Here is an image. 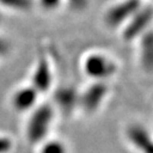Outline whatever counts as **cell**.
<instances>
[{
	"instance_id": "obj_1",
	"label": "cell",
	"mask_w": 153,
	"mask_h": 153,
	"mask_svg": "<svg viewBox=\"0 0 153 153\" xmlns=\"http://www.w3.org/2000/svg\"><path fill=\"white\" fill-rule=\"evenodd\" d=\"M57 114L49 101H41L30 113L27 114L24 134L27 143L37 147L42 141L52 135Z\"/></svg>"
},
{
	"instance_id": "obj_2",
	"label": "cell",
	"mask_w": 153,
	"mask_h": 153,
	"mask_svg": "<svg viewBox=\"0 0 153 153\" xmlns=\"http://www.w3.org/2000/svg\"><path fill=\"white\" fill-rule=\"evenodd\" d=\"M81 71L88 81L111 83L119 74L118 61L110 53L102 50H89L84 53L80 62Z\"/></svg>"
},
{
	"instance_id": "obj_3",
	"label": "cell",
	"mask_w": 153,
	"mask_h": 153,
	"mask_svg": "<svg viewBox=\"0 0 153 153\" xmlns=\"http://www.w3.org/2000/svg\"><path fill=\"white\" fill-rule=\"evenodd\" d=\"M112 93L108 82L88 81L83 88L79 89V111L84 117H93L101 112Z\"/></svg>"
},
{
	"instance_id": "obj_4",
	"label": "cell",
	"mask_w": 153,
	"mask_h": 153,
	"mask_svg": "<svg viewBox=\"0 0 153 153\" xmlns=\"http://www.w3.org/2000/svg\"><path fill=\"white\" fill-rule=\"evenodd\" d=\"M146 0H114L103 9L101 22L108 31L119 32Z\"/></svg>"
},
{
	"instance_id": "obj_5",
	"label": "cell",
	"mask_w": 153,
	"mask_h": 153,
	"mask_svg": "<svg viewBox=\"0 0 153 153\" xmlns=\"http://www.w3.org/2000/svg\"><path fill=\"white\" fill-rule=\"evenodd\" d=\"M152 3L151 0H146L119 30L118 33L121 41L126 44L135 43L140 36L152 29Z\"/></svg>"
},
{
	"instance_id": "obj_6",
	"label": "cell",
	"mask_w": 153,
	"mask_h": 153,
	"mask_svg": "<svg viewBox=\"0 0 153 153\" xmlns=\"http://www.w3.org/2000/svg\"><path fill=\"white\" fill-rule=\"evenodd\" d=\"M29 83L42 96L50 94L54 87L55 76L52 59L44 49L39 50L32 67Z\"/></svg>"
},
{
	"instance_id": "obj_7",
	"label": "cell",
	"mask_w": 153,
	"mask_h": 153,
	"mask_svg": "<svg viewBox=\"0 0 153 153\" xmlns=\"http://www.w3.org/2000/svg\"><path fill=\"white\" fill-rule=\"evenodd\" d=\"M49 102L56 112L57 116L70 118L79 111V88L72 84L54 86L50 91Z\"/></svg>"
},
{
	"instance_id": "obj_8",
	"label": "cell",
	"mask_w": 153,
	"mask_h": 153,
	"mask_svg": "<svg viewBox=\"0 0 153 153\" xmlns=\"http://www.w3.org/2000/svg\"><path fill=\"white\" fill-rule=\"evenodd\" d=\"M123 138L136 153H153L152 133L140 121H131L123 129Z\"/></svg>"
},
{
	"instance_id": "obj_9",
	"label": "cell",
	"mask_w": 153,
	"mask_h": 153,
	"mask_svg": "<svg viewBox=\"0 0 153 153\" xmlns=\"http://www.w3.org/2000/svg\"><path fill=\"white\" fill-rule=\"evenodd\" d=\"M42 97L43 96L27 82L18 85L12 91L10 96V105L14 112L27 115L41 102Z\"/></svg>"
},
{
	"instance_id": "obj_10",
	"label": "cell",
	"mask_w": 153,
	"mask_h": 153,
	"mask_svg": "<svg viewBox=\"0 0 153 153\" xmlns=\"http://www.w3.org/2000/svg\"><path fill=\"white\" fill-rule=\"evenodd\" d=\"M137 62L145 74H151L153 71V31L150 29L137 39Z\"/></svg>"
},
{
	"instance_id": "obj_11",
	"label": "cell",
	"mask_w": 153,
	"mask_h": 153,
	"mask_svg": "<svg viewBox=\"0 0 153 153\" xmlns=\"http://www.w3.org/2000/svg\"><path fill=\"white\" fill-rule=\"evenodd\" d=\"M35 7L34 0H0V10L3 13L27 14Z\"/></svg>"
},
{
	"instance_id": "obj_12",
	"label": "cell",
	"mask_w": 153,
	"mask_h": 153,
	"mask_svg": "<svg viewBox=\"0 0 153 153\" xmlns=\"http://www.w3.org/2000/svg\"><path fill=\"white\" fill-rule=\"evenodd\" d=\"M35 148L37 153H69V147L66 141L53 135L42 141Z\"/></svg>"
},
{
	"instance_id": "obj_13",
	"label": "cell",
	"mask_w": 153,
	"mask_h": 153,
	"mask_svg": "<svg viewBox=\"0 0 153 153\" xmlns=\"http://www.w3.org/2000/svg\"><path fill=\"white\" fill-rule=\"evenodd\" d=\"M35 7L46 14H52L65 7V0H34Z\"/></svg>"
},
{
	"instance_id": "obj_14",
	"label": "cell",
	"mask_w": 153,
	"mask_h": 153,
	"mask_svg": "<svg viewBox=\"0 0 153 153\" xmlns=\"http://www.w3.org/2000/svg\"><path fill=\"white\" fill-rule=\"evenodd\" d=\"M91 0H65V7L74 13L84 12L88 7Z\"/></svg>"
},
{
	"instance_id": "obj_15",
	"label": "cell",
	"mask_w": 153,
	"mask_h": 153,
	"mask_svg": "<svg viewBox=\"0 0 153 153\" xmlns=\"http://www.w3.org/2000/svg\"><path fill=\"white\" fill-rule=\"evenodd\" d=\"M14 148V139L7 134L0 133V153H12Z\"/></svg>"
},
{
	"instance_id": "obj_16",
	"label": "cell",
	"mask_w": 153,
	"mask_h": 153,
	"mask_svg": "<svg viewBox=\"0 0 153 153\" xmlns=\"http://www.w3.org/2000/svg\"><path fill=\"white\" fill-rule=\"evenodd\" d=\"M13 45L12 42L4 35L0 34V61L5 60L12 53Z\"/></svg>"
},
{
	"instance_id": "obj_17",
	"label": "cell",
	"mask_w": 153,
	"mask_h": 153,
	"mask_svg": "<svg viewBox=\"0 0 153 153\" xmlns=\"http://www.w3.org/2000/svg\"><path fill=\"white\" fill-rule=\"evenodd\" d=\"M4 14L5 13H3L1 10H0V27L2 26L3 22H4Z\"/></svg>"
}]
</instances>
